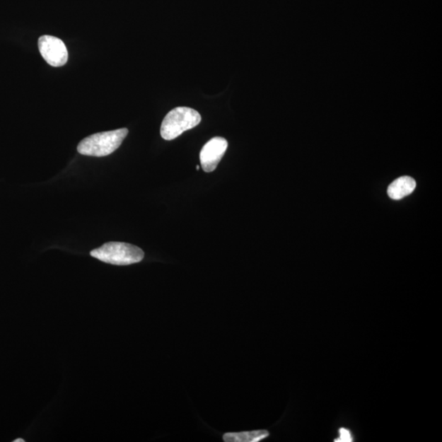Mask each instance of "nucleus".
<instances>
[{"mask_svg": "<svg viewBox=\"0 0 442 442\" xmlns=\"http://www.w3.org/2000/svg\"><path fill=\"white\" fill-rule=\"evenodd\" d=\"M128 132L127 128H122L90 135L78 144V153L91 157H106L121 146Z\"/></svg>", "mask_w": 442, "mask_h": 442, "instance_id": "1", "label": "nucleus"}, {"mask_svg": "<svg viewBox=\"0 0 442 442\" xmlns=\"http://www.w3.org/2000/svg\"><path fill=\"white\" fill-rule=\"evenodd\" d=\"M93 257L108 264L128 265L139 263L144 257L142 249L132 244L109 242L91 252Z\"/></svg>", "mask_w": 442, "mask_h": 442, "instance_id": "2", "label": "nucleus"}, {"mask_svg": "<svg viewBox=\"0 0 442 442\" xmlns=\"http://www.w3.org/2000/svg\"><path fill=\"white\" fill-rule=\"evenodd\" d=\"M201 121L199 112L194 109L175 107L165 117L161 127V135L165 140L175 139L185 132L199 126Z\"/></svg>", "mask_w": 442, "mask_h": 442, "instance_id": "3", "label": "nucleus"}, {"mask_svg": "<svg viewBox=\"0 0 442 442\" xmlns=\"http://www.w3.org/2000/svg\"><path fill=\"white\" fill-rule=\"evenodd\" d=\"M39 50L47 64L52 66H64L69 59V52L62 40L52 35L40 36Z\"/></svg>", "mask_w": 442, "mask_h": 442, "instance_id": "4", "label": "nucleus"}, {"mask_svg": "<svg viewBox=\"0 0 442 442\" xmlns=\"http://www.w3.org/2000/svg\"><path fill=\"white\" fill-rule=\"evenodd\" d=\"M227 149L228 141L222 137L213 138L204 145L200 153V162L205 173H212L216 169Z\"/></svg>", "mask_w": 442, "mask_h": 442, "instance_id": "5", "label": "nucleus"}, {"mask_svg": "<svg viewBox=\"0 0 442 442\" xmlns=\"http://www.w3.org/2000/svg\"><path fill=\"white\" fill-rule=\"evenodd\" d=\"M416 188L415 180L409 176H402L389 185L388 194L393 200H400L412 194Z\"/></svg>", "mask_w": 442, "mask_h": 442, "instance_id": "6", "label": "nucleus"}, {"mask_svg": "<svg viewBox=\"0 0 442 442\" xmlns=\"http://www.w3.org/2000/svg\"><path fill=\"white\" fill-rule=\"evenodd\" d=\"M269 431L267 430H257L243 431V433H228L223 436L226 442H258L268 438Z\"/></svg>", "mask_w": 442, "mask_h": 442, "instance_id": "7", "label": "nucleus"}, {"mask_svg": "<svg viewBox=\"0 0 442 442\" xmlns=\"http://www.w3.org/2000/svg\"><path fill=\"white\" fill-rule=\"evenodd\" d=\"M339 436L335 440V442H351L354 441L353 436L349 429L341 428L339 430Z\"/></svg>", "mask_w": 442, "mask_h": 442, "instance_id": "8", "label": "nucleus"}, {"mask_svg": "<svg viewBox=\"0 0 442 442\" xmlns=\"http://www.w3.org/2000/svg\"><path fill=\"white\" fill-rule=\"evenodd\" d=\"M199 169H200V166H199V165H197V170H199Z\"/></svg>", "mask_w": 442, "mask_h": 442, "instance_id": "9", "label": "nucleus"}, {"mask_svg": "<svg viewBox=\"0 0 442 442\" xmlns=\"http://www.w3.org/2000/svg\"><path fill=\"white\" fill-rule=\"evenodd\" d=\"M18 441H23L24 442V440H16L15 442H18Z\"/></svg>", "mask_w": 442, "mask_h": 442, "instance_id": "10", "label": "nucleus"}]
</instances>
